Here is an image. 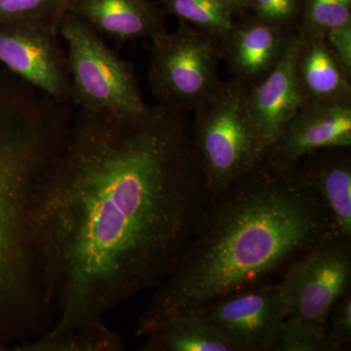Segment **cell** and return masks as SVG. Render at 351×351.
<instances>
[{"label": "cell", "mask_w": 351, "mask_h": 351, "mask_svg": "<svg viewBox=\"0 0 351 351\" xmlns=\"http://www.w3.org/2000/svg\"><path fill=\"white\" fill-rule=\"evenodd\" d=\"M208 197L189 113L80 108L32 203L34 253L54 322L106 323L174 269Z\"/></svg>", "instance_id": "cell-1"}, {"label": "cell", "mask_w": 351, "mask_h": 351, "mask_svg": "<svg viewBox=\"0 0 351 351\" xmlns=\"http://www.w3.org/2000/svg\"><path fill=\"white\" fill-rule=\"evenodd\" d=\"M336 232L331 212L297 168L263 158L208 195L193 239L154 288L136 335L145 337L168 318L250 287Z\"/></svg>", "instance_id": "cell-2"}, {"label": "cell", "mask_w": 351, "mask_h": 351, "mask_svg": "<svg viewBox=\"0 0 351 351\" xmlns=\"http://www.w3.org/2000/svg\"><path fill=\"white\" fill-rule=\"evenodd\" d=\"M69 125L66 110L32 88L0 105V351L15 350L54 321L32 245L31 211Z\"/></svg>", "instance_id": "cell-3"}, {"label": "cell", "mask_w": 351, "mask_h": 351, "mask_svg": "<svg viewBox=\"0 0 351 351\" xmlns=\"http://www.w3.org/2000/svg\"><path fill=\"white\" fill-rule=\"evenodd\" d=\"M193 113V144L204 171L208 195L262 162L265 147L243 83L233 77L223 82L216 94Z\"/></svg>", "instance_id": "cell-4"}, {"label": "cell", "mask_w": 351, "mask_h": 351, "mask_svg": "<svg viewBox=\"0 0 351 351\" xmlns=\"http://www.w3.org/2000/svg\"><path fill=\"white\" fill-rule=\"evenodd\" d=\"M59 32L68 44L71 100L75 106L124 114L147 110L132 64L110 49L85 21L66 12Z\"/></svg>", "instance_id": "cell-5"}, {"label": "cell", "mask_w": 351, "mask_h": 351, "mask_svg": "<svg viewBox=\"0 0 351 351\" xmlns=\"http://www.w3.org/2000/svg\"><path fill=\"white\" fill-rule=\"evenodd\" d=\"M179 21L175 32L151 38L149 82L158 105L195 112L221 87L223 56L218 39Z\"/></svg>", "instance_id": "cell-6"}, {"label": "cell", "mask_w": 351, "mask_h": 351, "mask_svg": "<svg viewBox=\"0 0 351 351\" xmlns=\"http://www.w3.org/2000/svg\"><path fill=\"white\" fill-rule=\"evenodd\" d=\"M351 240L339 232L321 239L289 265L282 281L288 315L320 332L351 281Z\"/></svg>", "instance_id": "cell-7"}, {"label": "cell", "mask_w": 351, "mask_h": 351, "mask_svg": "<svg viewBox=\"0 0 351 351\" xmlns=\"http://www.w3.org/2000/svg\"><path fill=\"white\" fill-rule=\"evenodd\" d=\"M59 29L48 22L0 23V63L58 103L71 100L68 55Z\"/></svg>", "instance_id": "cell-8"}, {"label": "cell", "mask_w": 351, "mask_h": 351, "mask_svg": "<svg viewBox=\"0 0 351 351\" xmlns=\"http://www.w3.org/2000/svg\"><path fill=\"white\" fill-rule=\"evenodd\" d=\"M232 351H271L288 315L281 283L247 287L195 309Z\"/></svg>", "instance_id": "cell-9"}, {"label": "cell", "mask_w": 351, "mask_h": 351, "mask_svg": "<svg viewBox=\"0 0 351 351\" xmlns=\"http://www.w3.org/2000/svg\"><path fill=\"white\" fill-rule=\"evenodd\" d=\"M351 147V101L304 105L265 149V158L280 167L316 151Z\"/></svg>", "instance_id": "cell-10"}, {"label": "cell", "mask_w": 351, "mask_h": 351, "mask_svg": "<svg viewBox=\"0 0 351 351\" xmlns=\"http://www.w3.org/2000/svg\"><path fill=\"white\" fill-rule=\"evenodd\" d=\"M297 32L246 14L219 41L221 56L233 78L254 87L282 60Z\"/></svg>", "instance_id": "cell-11"}, {"label": "cell", "mask_w": 351, "mask_h": 351, "mask_svg": "<svg viewBox=\"0 0 351 351\" xmlns=\"http://www.w3.org/2000/svg\"><path fill=\"white\" fill-rule=\"evenodd\" d=\"M302 40V34L298 31L271 73L256 86L248 88L249 105L265 152L283 126L306 105L295 73Z\"/></svg>", "instance_id": "cell-12"}, {"label": "cell", "mask_w": 351, "mask_h": 351, "mask_svg": "<svg viewBox=\"0 0 351 351\" xmlns=\"http://www.w3.org/2000/svg\"><path fill=\"white\" fill-rule=\"evenodd\" d=\"M66 12L120 43L151 38L165 32V13L151 0H71Z\"/></svg>", "instance_id": "cell-13"}, {"label": "cell", "mask_w": 351, "mask_h": 351, "mask_svg": "<svg viewBox=\"0 0 351 351\" xmlns=\"http://www.w3.org/2000/svg\"><path fill=\"white\" fill-rule=\"evenodd\" d=\"M294 166L324 201L339 233L351 240L350 147L319 149Z\"/></svg>", "instance_id": "cell-14"}, {"label": "cell", "mask_w": 351, "mask_h": 351, "mask_svg": "<svg viewBox=\"0 0 351 351\" xmlns=\"http://www.w3.org/2000/svg\"><path fill=\"white\" fill-rule=\"evenodd\" d=\"M295 73L306 105L351 101V75L346 73L325 36L302 34Z\"/></svg>", "instance_id": "cell-15"}, {"label": "cell", "mask_w": 351, "mask_h": 351, "mask_svg": "<svg viewBox=\"0 0 351 351\" xmlns=\"http://www.w3.org/2000/svg\"><path fill=\"white\" fill-rule=\"evenodd\" d=\"M143 351H232L196 311L168 318L145 336Z\"/></svg>", "instance_id": "cell-16"}, {"label": "cell", "mask_w": 351, "mask_h": 351, "mask_svg": "<svg viewBox=\"0 0 351 351\" xmlns=\"http://www.w3.org/2000/svg\"><path fill=\"white\" fill-rule=\"evenodd\" d=\"M125 348L122 337L106 322L61 332L46 331L16 351H121Z\"/></svg>", "instance_id": "cell-17"}, {"label": "cell", "mask_w": 351, "mask_h": 351, "mask_svg": "<svg viewBox=\"0 0 351 351\" xmlns=\"http://www.w3.org/2000/svg\"><path fill=\"white\" fill-rule=\"evenodd\" d=\"M164 13L221 40L235 24L234 16L213 0H159Z\"/></svg>", "instance_id": "cell-18"}, {"label": "cell", "mask_w": 351, "mask_h": 351, "mask_svg": "<svg viewBox=\"0 0 351 351\" xmlns=\"http://www.w3.org/2000/svg\"><path fill=\"white\" fill-rule=\"evenodd\" d=\"M351 25V0H304L297 31L306 36H326Z\"/></svg>", "instance_id": "cell-19"}, {"label": "cell", "mask_w": 351, "mask_h": 351, "mask_svg": "<svg viewBox=\"0 0 351 351\" xmlns=\"http://www.w3.org/2000/svg\"><path fill=\"white\" fill-rule=\"evenodd\" d=\"M327 332H320L286 316L277 331L271 351H338Z\"/></svg>", "instance_id": "cell-20"}, {"label": "cell", "mask_w": 351, "mask_h": 351, "mask_svg": "<svg viewBox=\"0 0 351 351\" xmlns=\"http://www.w3.org/2000/svg\"><path fill=\"white\" fill-rule=\"evenodd\" d=\"M64 13L63 0H0V23L48 22L59 29Z\"/></svg>", "instance_id": "cell-21"}, {"label": "cell", "mask_w": 351, "mask_h": 351, "mask_svg": "<svg viewBox=\"0 0 351 351\" xmlns=\"http://www.w3.org/2000/svg\"><path fill=\"white\" fill-rule=\"evenodd\" d=\"M304 0H251L250 13L270 24L298 29Z\"/></svg>", "instance_id": "cell-22"}, {"label": "cell", "mask_w": 351, "mask_h": 351, "mask_svg": "<svg viewBox=\"0 0 351 351\" xmlns=\"http://www.w3.org/2000/svg\"><path fill=\"white\" fill-rule=\"evenodd\" d=\"M327 334L330 339L341 348L350 346L351 341V294L350 290L335 302L327 320Z\"/></svg>", "instance_id": "cell-23"}, {"label": "cell", "mask_w": 351, "mask_h": 351, "mask_svg": "<svg viewBox=\"0 0 351 351\" xmlns=\"http://www.w3.org/2000/svg\"><path fill=\"white\" fill-rule=\"evenodd\" d=\"M325 38L346 73L351 75V25L334 29Z\"/></svg>", "instance_id": "cell-24"}, {"label": "cell", "mask_w": 351, "mask_h": 351, "mask_svg": "<svg viewBox=\"0 0 351 351\" xmlns=\"http://www.w3.org/2000/svg\"><path fill=\"white\" fill-rule=\"evenodd\" d=\"M213 1L230 11L233 16H239V18L250 13L251 0H213Z\"/></svg>", "instance_id": "cell-25"}, {"label": "cell", "mask_w": 351, "mask_h": 351, "mask_svg": "<svg viewBox=\"0 0 351 351\" xmlns=\"http://www.w3.org/2000/svg\"><path fill=\"white\" fill-rule=\"evenodd\" d=\"M69 2H71V0H63V6H64V12H66V9H68Z\"/></svg>", "instance_id": "cell-26"}]
</instances>
